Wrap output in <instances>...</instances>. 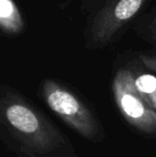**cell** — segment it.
<instances>
[{
    "label": "cell",
    "mask_w": 156,
    "mask_h": 157,
    "mask_svg": "<svg viewBox=\"0 0 156 157\" xmlns=\"http://www.w3.org/2000/svg\"><path fill=\"white\" fill-rule=\"evenodd\" d=\"M0 140L15 157H79L45 112L6 83L0 86Z\"/></svg>",
    "instance_id": "6da1fadb"
},
{
    "label": "cell",
    "mask_w": 156,
    "mask_h": 157,
    "mask_svg": "<svg viewBox=\"0 0 156 157\" xmlns=\"http://www.w3.org/2000/svg\"><path fill=\"white\" fill-rule=\"evenodd\" d=\"M38 95L42 101L74 132L87 141L100 143L106 132L93 106L72 86L56 78H44Z\"/></svg>",
    "instance_id": "7a4b0ae2"
},
{
    "label": "cell",
    "mask_w": 156,
    "mask_h": 157,
    "mask_svg": "<svg viewBox=\"0 0 156 157\" xmlns=\"http://www.w3.org/2000/svg\"><path fill=\"white\" fill-rule=\"evenodd\" d=\"M150 0H105L90 15L83 29V46L89 50L104 49L117 43L143 13Z\"/></svg>",
    "instance_id": "3957f363"
},
{
    "label": "cell",
    "mask_w": 156,
    "mask_h": 157,
    "mask_svg": "<svg viewBox=\"0 0 156 157\" xmlns=\"http://www.w3.org/2000/svg\"><path fill=\"white\" fill-rule=\"evenodd\" d=\"M111 91L119 112L131 127L144 136H156V111L138 93L127 65L118 67Z\"/></svg>",
    "instance_id": "277c9868"
},
{
    "label": "cell",
    "mask_w": 156,
    "mask_h": 157,
    "mask_svg": "<svg viewBox=\"0 0 156 157\" xmlns=\"http://www.w3.org/2000/svg\"><path fill=\"white\" fill-rule=\"evenodd\" d=\"M138 93L156 111V75L139 61L137 56L126 63Z\"/></svg>",
    "instance_id": "5b68a950"
},
{
    "label": "cell",
    "mask_w": 156,
    "mask_h": 157,
    "mask_svg": "<svg viewBox=\"0 0 156 157\" xmlns=\"http://www.w3.org/2000/svg\"><path fill=\"white\" fill-rule=\"evenodd\" d=\"M26 21L14 0H0V30L4 36L15 37L25 31Z\"/></svg>",
    "instance_id": "8992f818"
},
{
    "label": "cell",
    "mask_w": 156,
    "mask_h": 157,
    "mask_svg": "<svg viewBox=\"0 0 156 157\" xmlns=\"http://www.w3.org/2000/svg\"><path fill=\"white\" fill-rule=\"evenodd\" d=\"M131 29L142 41L156 48V6L142 13L134 23Z\"/></svg>",
    "instance_id": "52a82bcc"
},
{
    "label": "cell",
    "mask_w": 156,
    "mask_h": 157,
    "mask_svg": "<svg viewBox=\"0 0 156 157\" xmlns=\"http://www.w3.org/2000/svg\"><path fill=\"white\" fill-rule=\"evenodd\" d=\"M139 61L143 64L146 68L156 74V54H149V52H137L136 54Z\"/></svg>",
    "instance_id": "ba28073f"
}]
</instances>
